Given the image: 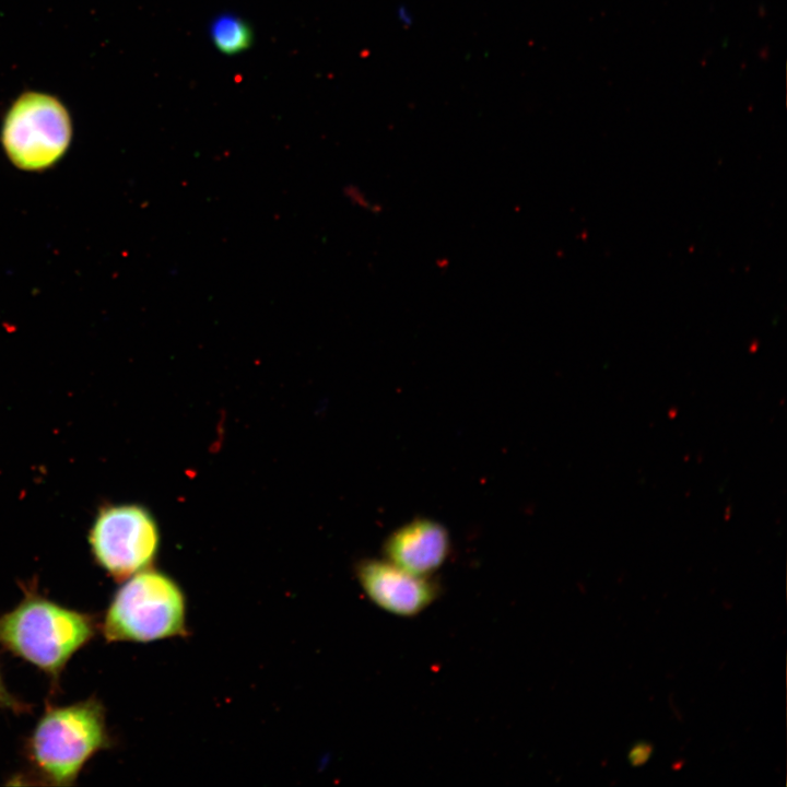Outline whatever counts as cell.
<instances>
[{
  "label": "cell",
  "instance_id": "30bf717a",
  "mask_svg": "<svg viewBox=\"0 0 787 787\" xmlns=\"http://www.w3.org/2000/svg\"><path fill=\"white\" fill-rule=\"evenodd\" d=\"M651 754V747L646 743L635 744L630 753L629 760L632 765L639 766L646 763Z\"/></svg>",
  "mask_w": 787,
  "mask_h": 787
},
{
  "label": "cell",
  "instance_id": "8992f818",
  "mask_svg": "<svg viewBox=\"0 0 787 787\" xmlns=\"http://www.w3.org/2000/svg\"><path fill=\"white\" fill-rule=\"evenodd\" d=\"M355 572L368 599L395 615H418L439 595V586L430 576L412 574L387 560H363Z\"/></svg>",
  "mask_w": 787,
  "mask_h": 787
},
{
  "label": "cell",
  "instance_id": "6da1fadb",
  "mask_svg": "<svg viewBox=\"0 0 787 787\" xmlns=\"http://www.w3.org/2000/svg\"><path fill=\"white\" fill-rule=\"evenodd\" d=\"M24 597L0 615V645L34 665L57 684L70 658L99 629L94 614L63 607L34 587H23Z\"/></svg>",
  "mask_w": 787,
  "mask_h": 787
},
{
  "label": "cell",
  "instance_id": "52a82bcc",
  "mask_svg": "<svg viewBox=\"0 0 787 787\" xmlns=\"http://www.w3.org/2000/svg\"><path fill=\"white\" fill-rule=\"evenodd\" d=\"M449 551L447 529L428 518H416L400 526L384 543L387 561L420 576L436 572L445 563Z\"/></svg>",
  "mask_w": 787,
  "mask_h": 787
},
{
  "label": "cell",
  "instance_id": "277c9868",
  "mask_svg": "<svg viewBox=\"0 0 787 787\" xmlns=\"http://www.w3.org/2000/svg\"><path fill=\"white\" fill-rule=\"evenodd\" d=\"M72 120L59 98L43 92H25L9 107L0 140L9 161L25 172H44L67 153Z\"/></svg>",
  "mask_w": 787,
  "mask_h": 787
},
{
  "label": "cell",
  "instance_id": "3957f363",
  "mask_svg": "<svg viewBox=\"0 0 787 787\" xmlns=\"http://www.w3.org/2000/svg\"><path fill=\"white\" fill-rule=\"evenodd\" d=\"M186 615L180 586L165 573L146 568L122 580L99 629L109 643H150L185 636Z\"/></svg>",
  "mask_w": 787,
  "mask_h": 787
},
{
  "label": "cell",
  "instance_id": "ba28073f",
  "mask_svg": "<svg viewBox=\"0 0 787 787\" xmlns=\"http://www.w3.org/2000/svg\"><path fill=\"white\" fill-rule=\"evenodd\" d=\"M210 38L220 52L237 55L251 45L252 31L244 19L233 13H223L212 20Z\"/></svg>",
  "mask_w": 787,
  "mask_h": 787
},
{
  "label": "cell",
  "instance_id": "5b68a950",
  "mask_svg": "<svg viewBox=\"0 0 787 787\" xmlns=\"http://www.w3.org/2000/svg\"><path fill=\"white\" fill-rule=\"evenodd\" d=\"M92 554L114 579L150 568L160 548V531L151 513L136 504L103 508L89 535Z\"/></svg>",
  "mask_w": 787,
  "mask_h": 787
},
{
  "label": "cell",
  "instance_id": "9c48e42d",
  "mask_svg": "<svg viewBox=\"0 0 787 787\" xmlns=\"http://www.w3.org/2000/svg\"><path fill=\"white\" fill-rule=\"evenodd\" d=\"M0 708H5L9 710H12L14 713H25L30 708L27 704L22 702L21 700L16 698L13 694L9 692L7 689L4 681L2 679L1 672H0Z\"/></svg>",
  "mask_w": 787,
  "mask_h": 787
},
{
  "label": "cell",
  "instance_id": "7a4b0ae2",
  "mask_svg": "<svg viewBox=\"0 0 787 787\" xmlns=\"http://www.w3.org/2000/svg\"><path fill=\"white\" fill-rule=\"evenodd\" d=\"M110 745L105 708L99 700L90 697L47 707L27 738L26 756L42 783L70 786L87 761Z\"/></svg>",
  "mask_w": 787,
  "mask_h": 787
}]
</instances>
